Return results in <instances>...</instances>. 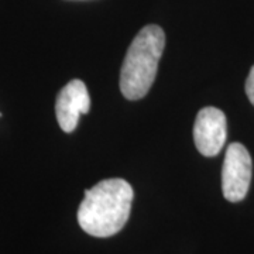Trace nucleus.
Wrapping results in <instances>:
<instances>
[{"label": "nucleus", "instance_id": "20e7f679", "mask_svg": "<svg viewBox=\"0 0 254 254\" xmlns=\"http://www.w3.org/2000/svg\"><path fill=\"white\" fill-rule=\"evenodd\" d=\"M227 123L225 113L218 108H203L193 125V140L200 154L215 157L226 143Z\"/></svg>", "mask_w": 254, "mask_h": 254}, {"label": "nucleus", "instance_id": "7ed1b4c3", "mask_svg": "<svg viewBox=\"0 0 254 254\" xmlns=\"http://www.w3.org/2000/svg\"><path fill=\"white\" fill-rule=\"evenodd\" d=\"M252 157L245 145L232 143L227 147L222 168V190L229 202L245 199L252 182Z\"/></svg>", "mask_w": 254, "mask_h": 254}, {"label": "nucleus", "instance_id": "f257e3e1", "mask_svg": "<svg viewBox=\"0 0 254 254\" xmlns=\"http://www.w3.org/2000/svg\"><path fill=\"white\" fill-rule=\"evenodd\" d=\"M134 192L125 180L112 178L85 190L78 209V223L93 237H110L119 233L128 220Z\"/></svg>", "mask_w": 254, "mask_h": 254}, {"label": "nucleus", "instance_id": "f03ea898", "mask_svg": "<svg viewBox=\"0 0 254 254\" xmlns=\"http://www.w3.org/2000/svg\"><path fill=\"white\" fill-rule=\"evenodd\" d=\"M164 47L165 34L155 24L145 26L134 37L120 71V91L126 99L138 100L148 93Z\"/></svg>", "mask_w": 254, "mask_h": 254}, {"label": "nucleus", "instance_id": "39448f33", "mask_svg": "<svg viewBox=\"0 0 254 254\" xmlns=\"http://www.w3.org/2000/svg\"><path fill=\"white\" fill-rule=\"evenodd\" d=\"M91 109V98L86 85L79 79L68 82L58 93L55 103V113L58 125L65 133L73 131L81 115L88 113Z\"/></svg>", "mask_w": 254, "mask_h": 254}, {"label": "nucleus", "instance_id": "423d86ee", "mask_svg": "<svg viewBox=\"0 0 254 254\" xmlns=\"http://www.w3.org/2000/svg\"><path fill=\"white\" fill-rule=\"evenodd\" d=\"M246 95L254 106V66L250 69V73L246 81Z\"/></svg>", "mask_w": 254, "mask_h": 254}]
</instances>
